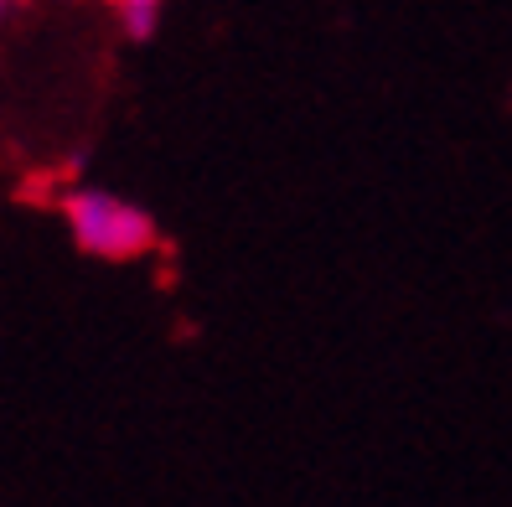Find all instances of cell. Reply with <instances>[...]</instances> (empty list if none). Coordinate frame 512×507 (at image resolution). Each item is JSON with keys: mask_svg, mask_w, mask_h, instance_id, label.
<instances>
[{"mask_svg": "<svg viewBox=\"0 0 512 507\" xmlns=\"http://www.w3.org/2000/svg\"><path fill=\"white\" fill-rule=\"evenodd\" d=\"M68 233L78 238V249L99 254V259H140L150 244H156V223L140 202L114 197L99 187H78L63 202Z\"/></svg>", "mask_w": 512, "mask_h": 507, "instance_id": "cell-1", "label": "cell"}, {"mask_svg": "<svg viewBox=\"0 0 512 507\" xmlns=\"http://www.w3.org/2000/svg\"><path fill=\"white\" fill-rule=\"evenodd\" d=\"M161 6L166 0H119V21H125L130 37H150L161 21Z\"/></svg>", "mask_w": 512, "mask_h": 507, "instance_id": "cell-2", "label": "cell"}]
</instances>
